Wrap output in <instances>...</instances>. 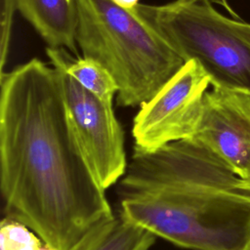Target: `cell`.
<instances>
[{
  "label": "cell",
  "mask_w": 250,
  "mask_h": 250,
  "mask_svg": "<svg viewBox=\"0 0 250 250\" xmlns=\"http://www.w3.org/2000/svg\"><path fill=\"white\" fill-rule=\"evenodd\" d=\"M0 83L5 217L47 246L91 250L117 218L76 141L59 70L34 58L1 73Z\"/></svg>",
  "instance_id": "obj_1"
},
{
  "label": "cell",
  "mask_w": 250,
  "mask_h": 250,
  "mask_svg": "<svg viewBox=\"0 0 250 250\" xmlns=\"http://www.w3.org/2000/svg\"><path fill=\"white\" fill-rule=\"evenodd\" d=\"M120 217L189 250H250V181L196 138L134 146L118 182Z\"/></svg>",
  "instance_id": "obj_2"
},
{
  "label": "cell",
  "mask_w": 250,
  "mask_h": 250,
  "mask_svg": "<svg viewBox=\"0 0 250 250\" xmlns=\"http://www.w3.org/2000/svg\"><path fill=\"white\" fill-rule=\"evenodd\" d=\"M76 3V44L84 58L113 77L120 106L144 104L186 62L137 8L125 9L113 0Z\"/></svg>",
  "instance_id": "obj_3"
},
{
  "label": "cell",
  "mask_w": 250,
  "mask_h": 250,
  "mask_svg": "<svg viewBox=\"0 0 250 250\" xmlns=\"http://www.w3.org/2000/svg\"><path fill=\"white\" fill-rule=\"evenodd\" d=\"M138 12L185 60H194L212 87L250 94V23L218 12L209 0L139 4Z\"/></svg>",
  "instance_id": "obj_4"
},
{
  "label": "cell",
  "mask_w": 250,
  "mask_h": 250,
  "mask_svg": "<svg viewBox=\"0 0 250 250\" xmlns=\"http://www.w3.org/2000/svg\"><path fill=\"white\" fill-rule=\"evenodd\" d=\"M210 77L194 60L183 66L140 106L132 126L135 146L155 150L167 144L192 138Z\"/></svg>",
  "instance_id": "obj_5"
},
{
  "label": "cell",
  "mask_w": 250,
  "mask_h": 250,
  "mask_svg": "<svg viewBox=\"0 0 250 250\" xmlns=\"http://www.w3.org/2000/svg\"><path fill=\"white\" fill-rule=\"evenodd\" d=\"M59 70L70 123L82 154L100 186L105 190L127 170L124 132L112 103L104 102Z\"/></svg>",
  "instance_id": "obj_6"
},
{
  "label": "cell",
  "mask_w": 250,
  "mask_h": 250,
  "mask_svg": "<svg viewBox=\"0 0 250 250\" xmlns=\"http://www.w3.org/2000/svg\"><path fill=\"white\" fill-rule=\"evenodd\" d=\"M196 138L240 178L250 180V94L212 87L202 101Z\"/></svg>",
  "instance_id": "obj_7"
},
{
  "label": "cell",
  "mask_w": 250,
  "mask_h": 250,
  "mask_svg": "<svg viewBox=\"0 0 250 250\" xmlns=\"http://www.w3.org/2000/svg\"><path fill=\"white\" fill-rule=\"evenodd\" d=\"M17 7L49 47L78 56L76 0H17Z\"/></svg>",
  "instance_id": "obj_8"
},
{
  "label": "cell",
  "mask_w": 250,
  "mask_h": 250,
  "mask_svg": "<svg viewBox=\"0 0 250 250\" xmlns=\"http://www.w3.org/2000/svg\"><path fill=\"white\" fill-rule=\"evenodd\" d=\"M46 54L54 67L66 71L99 99L112 103L118 87L110 73L98 62L84 57L74 58L64 48L48 47Z\"/></svg>",
  "instance_id": "obj_9"
},
{
  "label": "cell",
  "mask_w": 250,
  "mask_h": 250,
  "mask_svg": "<svg viewBox=\"0 0 250 250\" xmlns=\"http://www.w3.org/2000/svg\"><path fill=\"white\" fill-rule=\"evenodd\" d=\"M156 236L120 216L104 238L91 250H149Z\"/></svg>",
  "instance_id": "obj_10"
},
{
  "label": "cell",
  "mask_w": 250,
  "mask_h": 250,
  "mask_svg": "<svg viewBox=\"0 0 250 250\" xmlns=\"http://www.w3.org/2000/svg\"><path fill=\"white\" fill-rule=\"evenodd\" d=\"M42 242L32 229L19 221L5 217L0 223V250H39Z\"/></svg>",
  "instance_id": "obj_11"
},
{
  "label": "cell",
  "mask_w": 250,
  "mask_h": 250,
  "mask_svg": "<svg viewBox=\"0 0 250 250\" xmlns=\"http://www.w3.org/2000/svg\"><path fill=\"white\" fill-rule=\"evenodd\" d=\"M1 36H0V72H4V66L8 60L14 15L18 10L17 0H0ZM0 73V74H1Z\"/></svg>",
  "instance_id": "obj_12"
},
{
  "label": "cell",
  "mask_w": 250,
  "mask_h": 250,
  "mask_svg": "<svg viewBox=\"0 0 250 250\" xmlns=\"http://www.w3.org/2000/svg\"><path fill=\"white\" fill-rule=\"evenodd\" d=\"M113 1L118 6L125 9H129V10L136 9L137 6L140 4V0H113Z\"/></svg>",
  "instance_id": "obj_13"
},
{
  "label": "cell",
  "mask_w": 250,
  "mask_h": 250,
  "mask_svg": "<svg viewBox=\"0 0 250 250\" xmlns=\"http://www.w3.org/2000/svg\"><path fill=\"white\" fill-rule=\"evenodd\" d=\"M39 250H59L57 248H53V247H50V246H47L44 244V246H42Z\"/></svg>",
  "instance_id": "obj_14"
},
{
  "label": "cell",
  "mask_w": 250,
  "mask_h": 250,
  "mask_svg": "<svg viewBox=\"0 0 250 250\" xmlns=\"http://www.w3.org/2000/svg\"><path fill=\"white\" fill-rule=\"evenodd\" d=\"M210 2H212V3H214V4H221V3H223L225 0H209Z\"/></svg>",
  "instance_id": "obj_15"
},
{
  "label": "cell",
  "mask_w": 250,
  "mask_h": 250,
  "mask_svg": "<svg viewBox=\"0 0 250 250\" xmlns=\"http://www.w3.org/2000/svg\"><path fill=\"white\" fill-rule=\"evenodd\" d=\"M248 181H250V180H248Z\"/></svg>",
  "instance_id": "obj_16"
}]
</instances>
